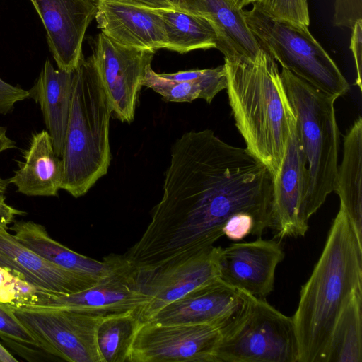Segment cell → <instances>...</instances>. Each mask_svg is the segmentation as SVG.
Segmentation results:
<instances>
[{"instance_id":"obj_21","label":"cell","mask_w":362,"mask_h":362,"mask_svg":"<svg viewBox=\"0 0 362 362\" xmlns=\"http://www.w3.org/2000/svg\"><path fill=\"white\" fill-rule=\"evenodd\" d=\"M75 70L56 69L47 59L34 86L29 90L30 98L40 105L46 130L51 136L56 154L61 158L71 108Z\"/></svg>"},{"instance_id":"obj_18","label":"cell","mask_w":362,"mask_h":362,"mask_svg":"<svg viewBox=\"0 0 362 362\" xmlns=\"http://www.w3.org/2000/svg\"><path fill=\"white\" fill-rule=\"evenodd\" d=\"M97 27L112 41L126 47L157 51L167 49L164 25L156 9L98 0Z\"/></svg>"},{"instance_id":"obj_38","label":"cell","mask_w":362,"mask_h":362,"mask_svg":"<svg viewBox=\"0 0 362 362\" xmlns=\"http://www.w3.org/2000/svg\"><path fill=\"white\" fill-rule=\"evenodd\" d=\"M238 8L243 9L250 4H262L264 0H230Z\"/></svg>"},{"instance_id":"obj_36","label":"cell","mask_w":362,"mask_h":362,"mask_svg":"<svg viewBox=\"0 0 362 362\" xmlns=\"http://www.w3.org/2000/svg\"><path fill=\"white\" fill-rule=\"evenodd\" d=\"M16 147V142L7 135V129L5 127L0 126V153ZM8 180L0 177V194L6 192L8 186Z\"/></svg>"},{"instance_id":"obj_14","label":"cell","mask_w":362,"mask_h":362,"mask_svg":"<svg viewBox=\"0 0 362 362\" xmlns=\"http://www.w3.org/2000/svg\"><path fill=\"white\" fill-rule=\"evenodd\" d=\"M250 295L219 278L171 302L148 321L161 325L209 324L222 332L242 315Z\"/></svg>"},{"instance_id":"obj_20","label":"cell","mask_w":362,"mask_h":362,"mask_svg":"<svg viewBox=\"0 0 362 362\" xmlns=\"http://www.w3.org/2000/svg\"><path fill=\"white\" fill-rule=\"evenodd\" d=\"M63 180V161L54 151L49 134L44 129L33 134L23 160L8 181L27 196L56 197Z\"/></svg>"},{"instance_id":"obj_1","label":"cell","mask_w":362,"mask_h":362,"mask_svg":"<svg viewBox=\"0 0 362 362\" xmlns=\"http://www.w3.org/2000/svg\"><path fill=\"white\" fill-rule=\"evenodd\" d=\"M239 213L255 220L252 235L273 227V177L246 148L210 129L190 131L171 148L163 194L140 239L125 253L150 268L214 245L226 221Z\"/></svg>"},{"instance_id":"obj_17","label":"cell","mask_w":362,"mask_h":362,"mask_svg":"<svg viewBox=\"0 0 362 362\" xmlns=\"http://www.w3.org/2000/svg\"><path fill=\"white\" fill-rule=\"evenodd\" d=\"M8 229L0 227V266L54 295H69L93 286L99 280L59 267L22 245Z\"/></svg>"},{"instance_id":"obj_28","label":"cell","mask_w":362,"mask_h":362,"mask_svg":"<svg viewBox=\"0 0 362 362\" xmlns=\"http://www.w3.org/2000/svg\"><path fill=\"white\" fill-rule=\"evenodd\" d=\"M0 338L21 357L29 361L49 356L38 346L14 313L13 307L0 303Z\"/></svg>"},{"instance_id":"obj_30","label":"cell","mask_w":362,"mask_h":362,"mask_svg":"<svg viewBox=\"0 0 362 362\" xmlns=\"http://www.w3.org/2000/svg\"><path fill=\"white\" fill-rule=\"evenodd\" d=\"M259 6L274 18L307 26L310 24L307 0H264Z\"/></svg>"},{"instance_id":"obj_25","label":"cell","mask_w":362,"mask_h":362,"mask_svg":"<svg viewBox=\"0 0 362 362\" xmlns=\"http://www.w3.org/2000/svg\"><path fill=\"white\" fill-rule=\"evenodd\" d=\"M156 11L164 25L168 49L185 54L199 49H217L216 32L206 18L176 9Z\"/></svg>"},{"instance_id":"obj_24","label":"cell","mask_w":362,"mask_h":362,"mask_svg":"<svg viewBox=\"0 0 362 362\" xmlns=\"http://www.w3.org/2000/svg\"><path fill=\"white\" fill-rule=\"evenodd\" d=\"M142 85L151 88L167 101L183 103L203 99L210 104L220 91L226 89V70L223 64L215 68L204 69V73L197 78L173 81L163 78L149 65Z\"/></svg>"},{"instance_id":"obj_4","label":"cell","mask_w":362,"mask_h":362,"mask_svg":"<svg viewBox=\"0 0 362 362\" xmlns=\"http://www.w3.org/2000/svg\"><path fill=\"white\" fill-rule=\"evenodd\" d=\"M112 107L91 57L75 70L62 160V189L75 198L85 195L107 174L110 161Z\"/></svg>"},{"instance_id":"obj_12","label":"cell","mask_w":362,"mask_h":362,"mask_svg":"<svg viewBox=\"0 0 362 362\" xmlns=\"http://www.w3.org/2000/svg\"><path fill=\"white\" fill-rule=\"evenodd\" d=\"M136 269L124 255L112 254V267L88 288L69 295L42 292L35 305L76 310L105 317L139 312L148 302L136 283Z\"/></svg>"},{"instance_id":"obj_2","label":"cell","mask_w":362,"mask_h":362,"mask_svg":"<svg viewBox=\"0 0 362 362\" xmlns=\"http://www.w3.org/2000/svg\"><path fill=\"white\" fill-rule=\"evenodd\" d=\"M362 290V238L339 210L323 250L302 286L292 317L298 362H325L337 321L354 294Z\"/></svg>"},{"instance_id":"obj_35","label":"cell","mask_w":362,"mask_h":362,"mask_svg":"<svg viewBox=\"0 0 362 362\" xmlns=\"http://www.w3.org/2000/svg\"><path fill=\"white\" fill-rule=\"evenodd\" d=\"M151 9H176L168 0H107ZM177 10V9H176Z\"/></svg>"},{"instance_id":"obj_29","label":"cell","mask_w":362,"mask_h":362,"mask_svg":"<svg viewBox=\"0 0 362 362\" xmlns=\"http://www.w3.org/2000/svg\"><path fill=\"white\" fill-rule=\"evenodd\" d=\"M42 291L11 270L0 266V303L14 308L33 306Z\"/></svg>"},{"instance_id":"obj_33","label":"cell","mask_w":362,"mask_h":362,"mask_svg":"<svg viewBox=\"0 0 362 362\" xmlns=\"http://www.w3.org/2000/svg\"><path fill=\"white\" fill-rule=\"evenodd\" d=\"M350 49L352 52L356 69L355 85L361 90L362 67V19H358L351 28Z\"/></svg>"},{"instance_id":"obj_7","label":"cell","mask_w":362,"mask_h":362,"mask_svg":"<svg viewBox=\"0 0 362 362\" xmlns=\"http://www.w3.org/2000/svg\"><path fill=\"white\" fill-rule=\"evenodd\" d=\"M221 333L214 362H298L292 317L263 298L250 295L242 315Z\"/></svg>"},{"instance_id":"obj_9","label":"cell","mask_w":362,"mask_h":362,"mask_svg":"<svg viewBox=\"0 0 362 362\" xmlns=\"http://www.w3.org/2000/svg\"><path fill=\"white\" fill-rule=\"evenodd\" d=\"M221 247L211 246L192 255L151 268L136 269V283L148 303L139 312L146 322L158 310L196 288L220 278Z\"/></svg>"},{"instance_id":"obj_15","label":"cell","mask_w":362,"mask_h":362,"mask_svg":"<svg viewBox=\"0 0 362 362\" xmlns=\"http://www.w3.org/2000/svg\"><path fill=\"white\" fill-rule=\"evenodd\" d=\"M47 32L58 69L75 70L83 58L86 32L95 18L98 0H30Z\"/></svg>"},{"instance_id":"obj_13","label":"cell","mask_w":362,"mask_h":362,"mask_svg":"<svg viewBox=\"0 0 362 362\" xmlns=\"http://www.w3.org/2000/svg\"><path fill=\"white\" fill-rule=\"evenodd\" d=\"M287 119L285 151L279 171L273 180L272 230L279 240L303 237L308 230V220L303 211L307 162L291 104L287 109Z\"/></svg>"},{"instance_id":"obj_34","label":"cell","mask_w":362,"mask_h":362,"mask_svg":"<svg viewBox=\"0 0 362 362\" xmlns=\"http://www.w3.org/2000/svg\"><path fill=\"white\" fill-rule=\"evenodd\" d=\"M26 213L17 209L6 202L4 194H0V227L8 229V226L15 221L16 216H23Z\"/></svg>"},{"instance_id":"obj_22","label":"cell","mask_w":362,"mask_h":362,"mask_svg":"<svg viewBox=\"0 0 362 362\" xmlns=\"http://www.w3.org/2000/svg\"><path fill=\"white\" fill-rule=\"evenodd\" d=\"M22 245L42 259L66 269L100 279L110 272L112 254L102 262L77 253L52 239L46 228L32 221H17L8 228Z\"/></svg>"},{"instance_id":"obj_23","label":"cell","mask_w":362,"mask_h":362,"mask_svg":"<svg viewBox=\"0 0 362 362\" xmlns=\"http://www.w3.org/2000/svg\"><path fill=\"white\" fill-rule=\"evenodd\" d=\"M334 191L340 207L362 238V118L359 116L344 138L343 156Z\"/></svg>"},{"instance_id":"obj_31","label":"cell","mask_w":362,"mask_h":362,"mask_svg":"<svg viewBox=\"0 0 362 362\" xmlns=\"http://www.w3.org/2000/svg\"><path fill=\"white\" fill-rule=\"evenodd\" d=\"M254 218L247 213H239L230 217L224 224L222 232L228 239L240 240L255 230Z\"/></svg>"},{"instance_id":"obj_32","label":"cell","mask_w":362,"mask_h":362,"mask_svg":"<svg viewBox=\"0 0 362 362\" xmlns=\"http://www.w3.org/2000/svg\"><path fill=\"white\" fill-rule=\"evenodd\" d=\"M29 98V90L9 84L0 78V114L11 112L16 103Z\"/></svg>"},{"instance_id":"obj_37","label":"cell","mask_w":362,"mask_h":362,"mask_svg":"<svg viewBox=\"0 0 362 362\" xmlns=\"http://www.w3.org/2000/svg\"><path fill=\"white\" fill-rule=\"evenodd\" d=\"M18 360L0 344V362H16Z\"/></svg>"},{"instance_id":"obj_39","label":"cell","mask_w":362,"mask_h":362,"mask_svg":"<svg viewBox=\"0 0 362 362\" xmlns=\"http://www.w3.org/2000/svg\"><path fill=\"white\" fill-rule=\"evenodd\" d=\"M177 10H178L179 5L181 0H168Z\"/></svg>"},{"instance_id":"obj_11","label":"cell","mask_w":362,"mask_h":362,"mask_svg":"<svg viewBox=\"0 0 362 362\" xmlns=\"http://www.w3.org/2000/svg\"><path fill=\"white\" fill-rule=\"evenodd\" d=\"M90 56L112 107L122 122L134 119L136 105L148 66L156 52L121 45L102 33L98 35Z\"/></svg>"},{"instance_id":"obj_5","label":"cell","mask_w":362,"mask_h":362,"mask_svg":"<svg viewBox=\"0 0 362 362\" xmlns=\"http://www.w3.org/2000/svg\"><path fill=\"white\" fill-rule=\"evenodd\" d=\"M280 74L307 162L303 211L309 220L335 187L339 129L334 103L338 98L318 90L286 69L282 68Z\"/></svg>"},{"instance_id":"obj_6","label":"cell","mask_w":362,"mask_h":362,"mask_svg":"<svg viewBox=\"0 0 362 362\" xmlns=\"http://www.w3.org/2000/svg\"><path fill=\"white\" fill-rule=\"evenodd\" d=\"M243 15L262 47L282 68L330 95L339 98L349 91L347 80L307 25L274 18L258 4L243 9Z\"/></svg>"},{"instance_id":"obj_26","label":"cell","mask_w":362,"mask_h":362,"mask_svg":"<svg viewBox=\"0 0 362 362\" xmlns=\"http://www.w3.org/2000/svg\"><path fill=\"white\" fill-rule=\"evenodd\" d=\"M325 362H362V290L354 294L339 315Z\"/></svg>"},{"instance_id":"obj_8","label":"cell","mask_w":362,"mask_h":362,"mask_svg":"<svg viewBox=\"0 0 362 362\" xmlns=\"http://www.w3.org/2000/svg\"><path fill=\"white\" fill-rule=\"evenodd\" d=\"M13 309L49 356L69 362H103L96 333L104 317L67 308L22 306Z\"/></svg>"},{"instance_id":"obj_10","label":"cell","mask_w":362,"mask_h":362,"mask_svg":"<svg viewBox=\"0 0 362 362\" xmlns=\"http://www.w3.org/2000/svg\"><path fill=\"white\" fill-rule=\"evenodd\" d=\"M220 329L209 324L140 323L128 362H214Z\"/></svg>"},{"instance_id":"obj_16","label":"cell","mask_w":362,"mask_h":362,"mask_svg":"<svg viewBox=\"0 0 362 362\" xmlns=\"http://www.w3.org/2000/svg\"><path fill=\"white\" fill-rule=\"evenodd\" d=\"M284 256L275 239L233 243L221 248L220 279L252 296L264 298L274 290L276 269Z\"/></svg>"},{"instance_id":"obj_19","label":"cell","mask_w":362,"mask_h":362,"mask_svg":"<svg viewBox=\"0 0 362 362\" xmlns=\"http://www.w3.org/2000/svg\"><path fill=\"white\" fill-rule=\"evenodd\" d=\"M178 10L202 16L211 24L218 38L217 49L224 57L254 59L262 48L247 25L243 9L230 0H181Z\"/></svg>"},{"instance_id":"obj_27","label":"cell","mask_w":362,"mask_h":362,"mask_svg":"<svg viewBox=\"0 0 362 362\" xmlns=\"http://www.w3.org/2000/svg\"><path fill=\"white\" fill-rule=\"evenodd\" d=\"M141 322L137 312L113 315L102 320L96 339L103 362H128L130 348Z\"/></svg>"},{"instance_id":"obj_3","label":"cell","mask_w":362,"mask_h":362,"mask_svg":"<svg viewBox=\"0 0 362 362\" xmlns=\"http://www.w3.org/2000/svg\"><path fill=\"white\" fill-rule=\"evenodd\" d=\"M227 93L246 149L276 177L288 135L289 106L276 60L263 48L254 59L224 57Z\"/></svg>"}]
</instances>
